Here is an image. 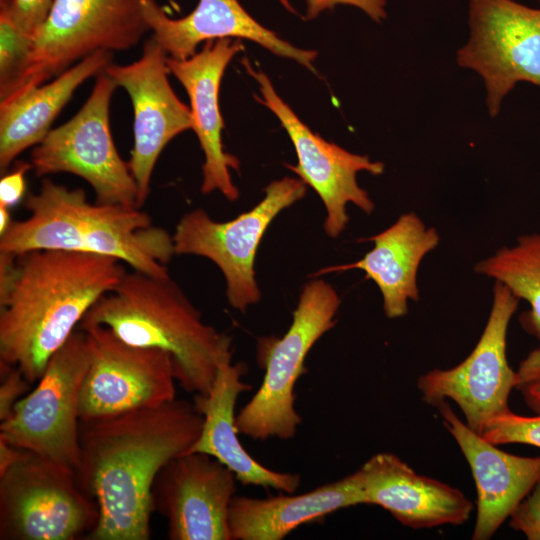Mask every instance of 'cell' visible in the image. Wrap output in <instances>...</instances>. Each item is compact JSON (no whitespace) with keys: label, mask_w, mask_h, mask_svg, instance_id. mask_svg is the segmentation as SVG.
Listing matches in <instances>:
<instances>
[{"label":"cell","mask_w":540,"mask_h":540,"mask_svg":"<svg viewBox=\"0 0 540 540\" xmlns=\"http://www.w3.org/2000/svg\"><path fill=\"white\" fill-rule=\"evenodd\" d=\"M203 420L193 402L176 398L80 420L76 479L99 508L98 523L85 539H150L154 481L166 463L192 447Z\"/></svg>","instance_id":"obj_1"},{"label":"cell","mask_w":540,"mask_h":540,"mask_svg":"<svg viewBox=\"0 0 540 540\" xmlns=\"http://www.w3.org/2000/svg\"><path fill=\"white\" fill-rule=\"evenodd\" d=\"M126 272L122 261L94 253L0 252V361L37 382L87 311Z\"/></svg>","instance_id":"obj_2"},{"label":"cell","mask_w":540,"mask_h":540,"mask_svg":"<svg viewBox=\"0 0 540 540\" xmlns=\"http://www.w3.org/2000/svg\"><path fill=\"white\" fill-rule=\"evenodd\" d=\"M29 216L12 221L0 235V252L65 250L114 257L134 270L168 275L175 255L172 236L152 226L137 207L90 203L81 188L69 189L44 178L24 199Z\"/></svg>","instance_id":"obj_3"},{"label":"cell","mask_w":540,"mask_h":540,"mask_svg":"<svg viewBox=\"0 0 540 540\" xmlns=\"http://www.w3.org/2000/svg\"><path fill=\"white\" fill-rule=\"evenodd\" d=\"M104 326L122 341L168 352L189 393L206 395L218 365L232 357L231 338L203 322L170 275L132 269L87 311L78 328Z\"/></svg>","instance_id":"obj_4"},{"label":"cell","mask_w":540,"mask_h":540,"mask_svg":"<svg viewBox=\"0 0 540 540\" xmlns=\"http://www.w3.org/2000/svg\"><path fill=\"white\" fill-rule=\"evenodd\" d=\"M148 31L142 0H54L19 71L0 88V105L18 99L97 51L128 50Z\"/></svg>","instance_id":"obj_5"},{"label":"cell","mask_w":540,"mask_h":540,"mask_svg":"<svg viewBox=\"0 0 540 540\" xmlns=\"http://www.w3.org/2000/svg\"><path fill=\"white\" fill-rule=\"evenodd\" d=\"M339 306L336 290L322 279H313L301 291L288 331L281 338L259 340L258 362L265 375L259 389L236 415L239 434L260 441L295 436L302 422L295 409V383L312 346L334 327Z\"/></svg>","instance_id":"obj_6"},{"label":"cell","mask_w":540,"mask_h":540,"mask_svg":"<svg viewBox=\"0 0 540 540\" xmlns=\"http://www.w3.org/2000/svg\"><path fill=\"white\" fill-rule=\"evenodd\" d=\"M98 520L96 501L68 467L23 450L0 475L1 540L85 538Z\"/></svg>","instance_id":"obj_7"},{"label":"cell","mask_w":540,"mask_h":540,"mask_svg":"<svg viewBox=\"0 0 540 540\" xmlns=\"http://www.w3.org/2000/svg\"><path fill=\"white\" fill-rule=\"evenodd\" d=\"M90 363L86 333L77 328L49 359L37 386L0 424L12 445L68 467L80 462V393Z\"/></svg>","instance_id":"obj_8"},{"label":"cell","mask_w":540,"mask_h":540,"mask_svg":"<svg viewBox=\"0 0 540 540\" xmlns=\"http://www.w3.org/2000/svg\"><path fill=\"white\" fill-rule=\"evenodd\" d=\"M116 87L100 72L81 109L34 146L31 164L38 177L57 173L81 177L95 191L97 203L137 207V184L110 129L109 107Z\"/></svg>","instance_id":"obj_9"},{"label":"cell","mask_w":540,"mask_h":540,"mask_svg":"<svg viewBox=\"0 0 540 540\" xmlns=\"http://www.w3.org/2000/svg\"><path fill=\"white\" fill-rule=\"evenodd\" d=\"M306 184L284 177L265 188L264 198L236 218L219 222L207 212L195 209L183 215L172 235L177 255L208 258L221 270L226 281L229 304L245 312L261 297L255 278V257L263 235L273 219L302 199Z\"/></svg>","instance_id":"obj_10"},{"label":"cell","mask_w":540,"mask_h":540,"mask_svg":"<svg viewBox=\"0 0 540 540\" xmlns=\"http://www.w3.org/2000/svg\"><path fill=\"white\" fill-rule=\"evenodd\" d=\"M470 38L457 63L483 78L490 116L520 81L540 86V9L514 0H469Z\"/></svg>","instance_id":"obj_11"},{"label":"cell","mask_w":540,"mask_h":540,"mask_svg":"<svg viewBox=\"0 0 540 540\" xmlns=\"http://www.w3.org/2000/svg\"><path fill=\"white\" fill-rule=\"evenodd\" d=\"M519 299L495 281L493 303L484 331L472 352L450 369H433L420 376L422 399L435 405L453 400L465 423L477 433L493 417L509 410L508 399L516 383V371L508 364L506 337Z\"/></svg>","instance_id":"obj_12"},{"label":"cell","mask_w":540,"mask_h":540,"mask_svg":"<svg viewBox=\"0 0 540 540\" xmlns=\"http://www.w3.org/2000/svg\"><path fill=\"white\" fill-rule=\"evenodd\" d=\"M82 329L90 348L83 380L79 415L90 420L176 398L172 356L163 350L130 345L104 326Z\"/></svg>","instance_id":"obj_13"},{"label":"cell","mask_w":540,"mask_h":540,"mask_svg":"<svg viewBox=\"0 0 540 540\" xmlns=\"http://www.w3.org/2000/svg\"><path fill=\"white\" fill-rule=\"evenodd\" d=\"M242 64L258 84L261 97L255 95V99L273 112L293 143L297 164L286 166L318 194L326 209L324 230L329 237H338L349 221L347 203H353L367 214L375 207L367 191L358 185L357 173L367 171L380 175L384 164L351 153L311 131L277 94L263 71L253 69L247 59H243Z\"/></svg>","instance_id":"obj_14"},{"label":"cell","mask_w":540,"mask_h":540,"mask_svg":"<svg viewBox=\"0 0 540 540\" xmlns=\"http://www.w3.org/2000/svg\"><path fill=\"white\" fill-rule=\"evenodd\" d=\"M168 55L152 38L136 61L109 64L103 71L130 96L134 111V143L127 161L138 187L137 207L145 203L155 164L165 146L193 128L190 108L173 91L166 63Z\"/></svg>","instance_id":"obj_15"},{"label":"cell","mask_w":540,"mask_h":540,"mask_svg":"<svg viewBox=\"0 0 540 540\" xmlns=\"http://www.w3.org/2000/svg\"><path fill=\"white\" fill-rule=\"evenodd\" d=\"M236 475L211 455L184 453L166 463L153 487V509L166 518L171 540H229L228 508Z\"/></svg>","instance_id":"obj_16"},{"label":"cell","mask_w":540,"mask_h":540,"mask_svg":"<svg viewBox=\"0 0 540 540\" xmlns=\"http://www.w3.org/2000/svg\"><path fill=\"white\" fill-rule=\"evenodd\" d=\"M240 39H218L205 42L200 52L178 60L167 57L169 72L185 88L190 99L193 128L204 153L202 166L203 194L221 192L229 201L239 197L230 170L239 168L238 159L225 152L222 144L223 118L218 96L221 80L232 58L242 51Z\"/></svg>","instance_id":"obj_17"},{"label":"cell","mask_w":540,"mask_h":540,"mask_svg":"<svg viewBox=\"0 0 540 540\" xmlns=\"http://www.w3.org/2000/svg\"><path fill=\"white\" fill-rule=\"evenodd\" d=\"M471 469L477 491L473 540H488L540 478V456L507 453L471 429L444 400L434 405Z\"/></svg>","instance_id":"obj_18"},{"label":"cell","mask_w":540,"mask_h":540,"mask_svg":"<svg viewBox=\"0 0 540 540\" xmlns=\"http://www.w3.org/2000/svg\"><path fill=\"white\" fill-rule=\"evenodd\" d=\"M142 11L151 38L171 58L184 60L193 56L202 42L247 39L317 73L313 65L316 51L297 48L281 39L251 17L238 0H199L196 8L180 19L169 18L155 0H142Z\"/></svg>","instance_id":"obj_19"},{"label":"cell","mask_w":540,"mask_h":540,"mask_svg":"<svg viewBox=\"0 0 540 540\" xmlns=\"http://www.w3.org/2000/svg\"><path fill=\"white\" fill-rule=\"evenodd\" d=\"M366 504L378 505L413 529L465 523L473 504L457 488L420 475L398 456L382 452L361 467Z\"/></svg>","instance_id":"obj_20"},{"label":"cell","mask_w":540,"mask_h":540,"mask_svg":"<svg viewBox=\"0 0 540 540\" xmlns=\"http://www.w3.org/2000/svg\"><path fill=\"white\" fill-rule=\"evenodd\" d=\"M228 357L220 361L208 394H195L193 403L203 415L201 433L186 453L201 452L213 456L231 471L238 482L294 493L301 477L296 473L277 472L257 462L238 439L235 406L239 395L251 389L242 381L243 363L232 364Z\"/></svg>","instance_id":"obj_21"},{"label":"cell","mask_w":540,"mask_h":540,"mask_svg":"<svg viewBox=\"0 0 540 540\" xmlns=\"http://www.w3.org/2000/svg\"><path fill=\"white\" fill-rule=\"evenodd\" d=\"M361 504L366 499L360 469L299 495H234L227 516L229 540H281L302 524Z\"/></svg>","instance_id":"obj_22"},{"label":"cell","mask_w":540,"mask_h":540,"mask_svg":"<svg viewBox=\"0 0 540 540\" xmlns=\"http://www.w3.org/2000/svg\"><path fill=\"white\" fill-rule=\"evenodd\" d=\"M374 247L356 262L330 266L316 272L359 269L379 288L386 316L395 319L408 312V301L419 299L417 272L424 256L440 241L434 228H427L414 213L401 215L384 231L366 238Z\"/></svg>","instance_id":"obj_23"},{"label":"cell","mask_w":540,"mask_h":540,"mask_svg":"<svg viewBox=\"0 0 540 540\" xmlns=\"http://www.w3.org/2000/svg\"><path fill=\"white\" fill-rule=\"evenodd\" d=\"M112 52L97 51L18 99L0 105V170L5 173L14 159L39 144L74 91L88 78L111 64Z\"/></svg>","instance_id":"obj_24"},{"label":"cell","mask_w":540,"mask_h":540,"mask_svg":"<svg viewBox=\"0 0 540 540\" xmlns=\"http://www.w3.org/2000/svg\"><path fill=\"white\" fill-rule=\"evenodd\" d=\"M479 274L505 285L519 300L530 305L528 324L540 340V234L520 236L511 247H502L475 266ZM540 381V347L520 363L515 388Z\"/></svg>","instance_id":"obj_25"},{"label":"cell","mask_w":540,"mask_h":540,"mask_svg":"<svg viewBox=\"0 0 540 540\" xmlns=\"http://www.w3.org/2000/svg\"><path fill=\"white\" fill-rule=\"evenodd\" d=\"M480 435L497 446L520 443L540 448V413L523 416L509 409L490 419Z\"/></svg>","instance_id":"obj_26"},{"label":"cell","mask_w":540,"mask_h":540,"mask_svg":"<svg viewBox=\"0 0 540 540\" xmlns=\"http://www.w3.org/2000/svg\"><path fill=\"white\" fill-rule=\"evenodd\" d=\"M32 36L0 17V88L7 85L23 64Z\"/></svg>","instance_id":"obj_27"},{"label":"cell","mask_w":540,"mask_h":540,"mask_svg":"<svg viewBox=\"0 0 540 540\" xmlns=\"http://www.w3.org/2000/svg\"><path fill=\"white\" fill-rule=\"evenodd\" d=\"M54 0H0V17L33 36L47 19Z\"/></svg>","instance_id":"obj_28"},{"label":"cell","mask_w":540,"mask_h":540,"mask_svg":"<svg viewBox=\"0 0 540 540\" xmlns=\"http://www.w3.org/2000/svg\"><path fill=\"white\" fill-rule=\"evenodd\" d=\"M509 525L528 540H540V478L511 513Z\"/></svg>","instance_id":"obj_29"},{"label":"cell","mask_w":540,"mask_h":540,"mask_svg":"<svg viewBox=\"0 0 540 540\" xmlns=\"http://www.w3.org/2000/svg\"><path fill=\"white\" fill-rule=\"evenodd\" d=\"M0 376V421H3L32 383L16 366L3 361H0Z\"/></svg>","instance_id":"obj_30"},{"label":"cell","mask_w":540,"mask_h":540,"mask_svg":"<svg viewBox=\"0 0 540 540\" xmlns=\"http://www.w3.org/2000/svg\"><path fill=\"white\" fill-rule=\"evenodd\" d=\"M306 3L307 19H314L322 11L331 9L338 4L358 7L376 22H380L386 17V0H306Z\"/></svg>","instance_id":"obj_31"},{"label":"cell","mask_w":540,"mask_h":540,"mask_svg":"<svg viewBox=\"0 0 540 540\" xmlns=\"http://www.w3.org/2000/svg\"><path fill=\"white\" fill-rule=\"evenodd\" d=\"M32 168L31 163L17 162L10 173L0 180V206L11 209L22 199L25 192V173Z\"/></svg>","instance_id":"obj_32"},{"label":"cell","mask_w":540,"mask_h":540,"mask_svg":"<svg viewBox=\"0 0 540 540\" xmlns=\"http://www.w3.org/2000/svg\"><path fill=\"white\" fill-rule=\"evenodd\" d=\"M23 450L0 437V475L4 474L19 460Z\"/></svg>","instance_id":"obj_33"},{"label":"cell","mask_w":540,"mask_h":540,"mask_svg":"<svg viewBox=\"0 0 540 540\" xmlns=\"http://www.w3.org/2000/svg\"><path fill=\"white\" fill-rule=\"evenodd\" d=\"M526 404L536 413H540V381L530 383L520 389Z\"/></svg>","instance_id":"obj_34"},{"label":"cell","mask_w":540,"mask_h":540,"mask_svg":"<svg viewBox=\"0 0 540 540\" xmlns=\"http://www.w3.org/2000/svg\"><path fill=\"white\" fill-rule=\"evenodd\" d=\"M9 210L6 207L0 206V235L8 229L12 222Z\"/></svg>","instance_id":"obj_35"},{"label":"cell","mask_w":540,"mask_h":540,"mask_svg":"<svg viewBox=\"0 0 540 540\" xmlns=\"http://www.w3.org/2000/svg\"><path fill=\"white\" fill-rule=\"evenodd\" d=\"M280 3L290 12L296 13L294 8L291 6L288 0H279Z\"/></svg>","instance_id":"obj_36"},{"label":"cell","mask_w":540,"mask_h":540,"mask_svg":"<svg viewBox=\"0 0 540 540\" xmlns=\"http://www.w3.org/2000/svg\"><path fill=\"white\" fill-rule=\"evenodd\" d=\"M539 2H540V0H539Z\"/></svg>","instance_id":"obj_37"}]
</instances>
